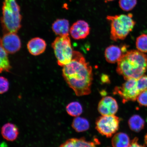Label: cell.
<instances>
[{"mask_svg": "<svg viewBox=\"0 0 147 147\" xmlns=\"http://www.w3.org/2000/svg\"><path fill=\"white\" fill-rule=\"evenodd\" d=\"M126 81L122 86L115 87L113 92L121 97L124 103L136 101L141 92L138 88L137 79H129Z\"/></svg>", "mask_w": 147, "mask_h": 147, "instance_id": "52a82bcc", "label": "cell"}, {"mask_svg": "<svg viewBox=\"0 0 147 147\" xmlns=\"http://www.w3.org/2000/svg\"><path fill=\"white\" fill-rule=\"evenodd\" d=\"M59 147H80L78 139L73 138L67 140Z\"/></svg>", "mask_w": 147, "mask_h": 147, "instance_id": "603a6c76", "label": "cell"}, {"mask_svg": "<svg viewBox=\"0 0 147 147\" xmlns=\"http://www.w3.org/2000/svg\"><path fill=\"white\" fill-rule=\"evenodd\" d=\"M137 4V0H119V5L122 10L125 11H131Z\"/></svg>", "mask_w": 147, "mask_h": 147, "instance_id": "44dd1931", "label": "cell"}, {"mask_svg": "<svg viewBox=\"0 0 147 147\" xmlns=\"http://www.w3.org/2000/svg\"><path fill=\"white\" fill-rule=\"evenodd\" d=\"M66 110L69 115L74 117H78L82 114L83 111L81 105L78 102L70 103L66 107Z\"/></svg>", "mask_w": 147, "mask_h": 147, "instance_id": "ac0fdd59", "label": "cell"}, {"mask_svg": "<svg viewBox=\"0 0 147 147\" xmlns=\"http://www.w3.org/2000/svg\"><path fill=\"white\" fill-rule=\"evenodd\" d=\"M28 49L31 54L38 56L45 52L47 44L42 38L36 37L32 38L27 44Z\"/></svg>", "mask_w": 147, "mask_h": 147, "instance_id": "7c38bea8", "label": "cell"}, {"mask_svg": "<svg viewBox=\"0 0 147 147\" xmlns=\"http://www.w3.org/2000/svg\"><path fill=\"white\" fill-rule=\"evenodd\" d=\"M137 100L139 105L147 106V90L141 92L137 97Z\"/></svg>", "mask_w": 147, "mask_h": 147, "instance_id": "cb8c5ba5", "label": "cell"}, {"mask_svg": "<svg viewBox=\"0 0 147 147\" xmlns=\"http://www.w3.org/2000/svg\"><path fill=\"white\" fill-rule=\"evenodd\" d=\"M120 119L115 115H102L96 122V128L101 135L111 137L118 130Z\"/></svg>", "mask_w": 147, "mask_h": 147, "instance_id": "8992f818", "label": "cell"}, {"mask_svg": "<svg viewBox=\"0 0 147 147\" xmlns=\"http://www.w3.org/2000/svg\"><path fill=\"white\" fill-rule=\"evenodd\" d=\"M138 88L141 92L147 90V75L143 76L137 79Z\"/></svg>", "mask_w": 147, "mask_h": 147, "instance_id": "7402d4cb", "label": "cell"}, {"mask_svg": "<svg viewBox=\"0 0 147 147\" xmlns=\"http://www.w3.org/2000/svg\"><path fill=\"white\" fill-rule=\"evenodd\" d=\"M128 147H144L138 143V139L135 138L130 142L129 146Z\"/></svg>", "mask_w": 147, "mask_h": 147, "instance_id": "484cf974", "label": "cell"}, {"mask_svg": "<svg viewBox=\"0 0 147 147\" xmlns=\"http://www.w3.org/2000/svg\"><path fill=\"white\" fill-rule=\"evenodd\" d=\"M129 126L132 131L139 132L144 127L145 122L142 117L138 115H134L129 119Z\"/></svg>", "mask_w": 147, "mask_h": 147, "instance_id": "2e32d148", "label": "cell"}, {"mask_svg": "<svg viewBox=\"0 0 147 147\" xmlns=\"http://www.w3.org/2000/svg\"><path fill=\"white\" fill-rule=\"evenodd\" d=\"M71 126L76 131L82 132L89 129L90 124L87 119L84 117H77L73 119Z\"/></svg>", "mask_w": 147, "mask_h": 147, "instance_id": "e0dca14e", "label": "cell"}, {"mask_svg": "<svg viewBox=\"0 0 147 147\" xmlns=\"http://www.w3.org/2000/svg\"><path fill=\"white\" fill-rule=\"evenodd\" d=\"M107 1H114V0H106Z\"/></svg>", "mask_w": 147, "mask_h": 147, "instance_id": "83f0119b", "label": "cell"}, {"mask_svg": "<svg viewBox=\"0 0 147 147\" xmlns=\"http://www.w3.org/2000/svg\"><path fill=\"white\" fill-rule=\"evenodd\" d=\"M52 47L59 65L63 67L71 61L74 51L69 35L58 36Z\"/></svg>", "mask_w": 147, "mask_h": 147, "instance_id": "5b68a950", "label": "cell"}, {"mask_svg": "<svg viewBox=\"0 0 147 147\" xmlns=\"http://www.w3.org/2000/svg\"><path fill=\"white\" fill-rule=\"evenodd\" d=\"M131 13L108 16L107 19L110 22V37L114 41L125 39L131 32L136 24Z\"/></svg>", "mask_w": 147, "mask_h": 147, "instance_id": "277c9868", "label": "cell"}, {"mask_svg": "<svg viewBox=\"0 0 147 147\" xmlns=\"http://www.w3.org/2000/svg\"><path fill=\"white\" fill-rule=\"evenodd\" d=\"M130 142L127 134L123 133L115 134L112 139V144L113 147H128Z\"/></svg>", "mask_w": 147, "mask_h": 147, "instance_id": "9a60e30c", "label": "cell"}, {"mask_svg": "<svg viewBox=\"0 0 147 147\" xmlns=\"http://www.w3.org/2000/svg\"><path fill=\"white\" fill-rule=\"evenodd\" d=\"M62 75L77 96L88 95L91 93L92 69L82 53L74 51L71 61L63 67Z\"/></svg>", "mask_w": 147, "mask_h": 147, "instance_id": "6da1fadb", "label": "cell"}, {"mask_svg": "<svg viewBox=\"0 0 147 147\" xmlns=\"http://www.w3.org/2000/svg\"><path fill=\"white\" fill-rule=\"evenodd\" d=\"M0 93L3 94L8 91L9 88V82L7 79L4 77L1 76L0 78Z\"/></svg>", "mask_w": 147, "mask_h": 147, "instance_id": "d4e9b609", "label": "cell"}, {"mask_svg": "<svg viewBox=\"0 0 147 147\" xmlns=\"http://www.w3.org/2000/svg\"><path fill=\"white\" fill-rule=\"evenodd\" d=\"M2 10L1 23L3 32L5 34L17 33L21 27L22 17L16 0H4Z\"/></svg>", "mask_w": 147, "mask_h": 147, "instance_id": "3957f363", "label": "cell"}, {"mask_svg": "<svg viewBox=\"0 0 147 147\" xmlns=\"http://www.w3.org/2000/svg\"><path fill=\"white\" fill-rule=\"evenodd\" d=\"M1 46L8 54H13L21 49V40L16 33H6L1 38Z\"/></svg>", "mask_w": 147, "mask_h": 147, "instance_id": "ba28073f", "label": "cell"}, {"mask_svg": "<svg viewBox=\"0 0 147 147\" xmlns=\"http://www.w3.org/2000/svg\"><path fill=\"white\" fill-rule=\"evenodd\" d=\"M52 29L57 35L59 36L69 35V21L65 19L57 20L53 23Z\"/></svg>", "mask_w": 147, "mask_h": 147, "instance_id": "5bb4252c", "label": "cell"}, {"mask_svg": "<svg viewBox=\"0 0 147 147\" xmlns=\"http://www.w3.org/2000/svg\"><path fill=\"white\" fill-rule=\"evenodd\" d=\"M125 46L120 47L119 46L112 45L107 48L105 56L107 61L109 63H114L118 62L123 55L126 52Z\"/></svg>", "mask_w": 147, "mask_h": 147, "instance_id": "8fae6325", "label": "cell"}, {"mask_svg": "<svg viewBox=\"0 0 147 147\" xmlns=\"http://www.w3.org/2000/svg\"><path fill=\"white\" fill-rule=\"evenodd\" d=\"M144 141L145 144L146 145V147H147V134L145 136Z\"/></svg>", "mask_w": 147, "mask_h": 147, "instance_id": "4316f807", "label": "cell"}, {"mask_svg": "<svg viewBox=\"0 0 147 147\" xmlns=\"http://www.w3.org/2000/svg\"><path fill=\"white\" fill-rule=\"evenodd\" d=\"M136 46L138 50L143 53H147V34L141 35L137 38Z\"/></svg>", "mask_w": 147, "mask_h": 147, "instance_id": "ffe728a7", "label": "cell"}, {"mask_svg": "<svg viewBox=\"0 0 147 147\" xmlns=\"http://www.w3.org/2000/svg\"><path fill=\"white\" fill-rule=\"evenodd\" d=\"M72 37L76 40L86 38L90 34V27L88 24L83 20H79L75 23L70 29Z\"/></svg>", "mask_w": 147, "mask_h": 147, "instance_id": "30bf717a", "label": "cell"}, {"mask_svg": "<svg viewBox=\"0 0 147 147\" xmlns=\"http://www.w3.org/2000/svg\"><path fill=\"white\" fill-rule=\"evenodd\" d=\"M98 110L102 115H115L118 111V104L113 97H105L99 102Z\"/></svg>", "mask_w": 147, "mask_h": 147, "instance_id": "9c48e42d", "label": "cell"}, {"mask_svg": "<svg viewBox=\"0 0 147 147\" xmlns=\"http://www.w3.org/2000/svg\"><path fill=\"white\" fill-rule=\"evenodd\" d=\"M1 135L7 141H13L17 138L19 130L15 125L8 123L3 125L1 128Z\"/></svg>", "mask_w": 147, "mask_h": 147, "instance_id": "4fadbf2b", "label": "cell"}, {"mask_svg": "<svg viewBox=\"0 0 147 147\" xmlns=\"http://www.w3.org/2000/svg\"><path fill=\"white\" fill-rule=\"evenodd\" d=\"M147 71V55L138 50L127 51L117 62V72L126 80L138 79Z\"/></svg>", "mask_w": 147, "mask_h": 147, "instance_id": "7a4b0ae2", "label": "cell"}, {"mask_svg": "<svg viewBox=\"0 0 147 147\" xmlns=\"http://www.w3.org/2000/svg\"><path fill=\"white\" fill-rule=\"evenodd\" d=\"M1 62H0V71L1 73L5 71L9 72L11 69V66L8 57V53L1 46Z\"/></svg>", "mask_w": 147, "mask_h": 147, "instance_id": "d6986e66", "label": "cell"}]
</instances>
